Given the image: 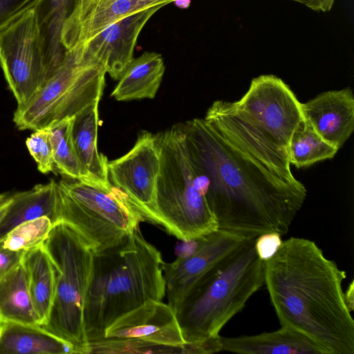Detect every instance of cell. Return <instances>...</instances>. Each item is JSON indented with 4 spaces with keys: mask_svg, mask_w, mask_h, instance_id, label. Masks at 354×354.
Instances as JSON below:
<instances>
[{
    "mask_svg": "<svg viewBox=\"0 0 354 354\" xmlns=\"http://www.w3.org/2000/svg\"><path fill=\"white\" fill-rule=\"evenodd\" d=\"M180 125L219 229L246 239L286 234L306 197L288 149L236 101H215L205 118Z\"/></svg>",
    "mask_w": 354,
    "mask_h": 354,
    "instance_id": "obj_1",
    "label": "cell"
},
{
    "mask_svg": "<svg viewBox=\"0 0 354 354\" xmlns=\"http://www.w3.org/2000/svg\"><path fill=\"white\" fill-rule=\"evenodd\" d=\"M346 274L317 244L282 241L265 261V285L281 326L299 331L329 354H354V321L342 289Z\"/></svg>",
    "mask_w": 354,
    "mask_h": 354,
    "instance_id": "obj_2",
    "label": "cell"
},
{
    "mask_svg": "<svg viewBox=\"0 0 354 354\" xmlns=\"http://www.w3.org/2000/svg\"><path fill=\"white\" fill-rule=\"evenodd\" d=\"M160 252L140 228L118 245L94 252L84 321L88 342L104 339L117 319L166 294Z\"/></svg>",
    "mask_w": 354,
    "mask_h": 354,
    "instance_id": "obj_3",
    "label": "cell"
},
{
    "mask_svg": "<svg viewBox=\"0 0 354 354\" xmlns=\"http://www.w3.org/2000/svg\"><path fill=\"white\" fill-rule=\"evenodd\" d=\"M246 239L202 275L174 309L186 344L219 335L223 327L265 285V261Z\"/></svg>",
    "mask_w": 354,
    "mask_h": 354,
    "instance_id": "obj_4",
    "label": "cell"
},
{
    "mask_svg": "<svg viewBox=\"0 0 354 354\" xmlns=\"http://www.w3.org/2000/svg\"><path fill=\"white\" fill-rule=\"evenodd\" d=\"M155 138L160 156L156 197L159 225L184 241L201 239L218 230L196 180L180 124Z\"/></svg>",
    "mask_w": 354,
    "mask_h": 354,
    "instance_id": "obj_5",
    "label": "cell"
},
{
    "mask_svg": "<svg viewBox=\"0 0 354 354\" xmlns=\"http://www.w3.org/2000/svg\"><path fill=\"white\" fill-rule=\"evenodd\" d=\"M44 246L54 268L55 289L48 318L41 326L71 344L76 353L88 354L84 310L93 250L73 227L62 221L53 225Z\"/></svg>",
    "mask_w": 354,
    "mask_h": 354,
    "instance_id": "obj_6",
    "label": "cell"
},
{
    "mask_svg": "<svg viewBox=\"0 0 354 354\" xmlns=\"http://www.w3.org/2000/svg\"><path fill=\"white\" fill-rule=\"evenodd\" d=\"M57 185V222L73 227L94 252L118 245L144 221L125 194L113 185L76 179H62Z\"/></svg>",
    "mask_w": 354,
    "mask_h": 354,
    "instance_id": "obj_7",
    "label": "cell"
},
{
    "mask_svg": "<svg viewBox=\"0 0 354 354\" xmlns=\"http://www.w3.org/2000/svg\"><path fill=\"white\" fill-rule=\"evenodd\" d=\"M105 74L102 66L82 57L77 49L66 50L45 86L27 105L16 109L13 122L19 130H36L75 116L100 101Z\"/></svg>",
    "mask_w": 354,
    "mask_h": 354,
    "instance_id": "obj_8",
    "label": "cell"
},
{
    "mask_svg": "<svg viewBox=\"0 0 354 354\" xmlns=\"http://www.w3.org/2000/svg\"><path fill=\"white\" fill-rule=\"evenodd\" d=\"M0 66L17 108L27 105L50 79L37 8L0 32Z\"/></svg>",
    "mask_w": 354,
    "mask_h": 354,
    "instance_id": "obj_9",
    "label": "cell"
},
{
    "mask_svg": "<svg viewBox=\"0 0 354 354\" xmlns=\"http://www.w3.org/2000/svg\"><path fill=\"white\" fill-rule=\"evenodd\" d=\"M107 168L111 183L125 194L144 221L159 225L156 197L160 156L155 134L140 131L133 148L108 161Z\"/></svg>",
    "mask_w": 354,
    "mask_h": 354,
    "instance_id": "obj_10",
    "label": "cell"
},
{
    "mask_svg": "<svg viewBox=\"0 0 354 354\" xmlns=\"http://www.w3.org/2000/svg\"><path fill=\"white\" fill-rule=\"evenodd\" d=\"M278 142L288 148L292 135L304 118L301 102L290 87L273 75L254 78L237 101Z\"/></svg>",
    "mask_w": 354,
    "mask_h": 354,
    "instance_id": "obj_11",
    "label": "cell"
},
{
    "mask_svg": "<svg viewBox=\"0 0 354 354\" xmlns=\"http://www.w3.org/2000/svg\"><path fill=\"white\" fill-rule=\"evenodd\" d=\"M246 239L218 229L198 239L196 250L162 264L168 304L174 309L192 286L206 272L236 250Z\"/></svg>",
    "mask_w": 354,
    "mask_h": 354,
    "instance_id": "obj_12",
    "label": "cell"
},
{
    "mask_svg": "<svg viewBox=\"0 0 354 354\" xmlns=\"http://www.w3.org/2000/svg\"><path fill=\"white\" fill-rule=\"evenodd\" d=\"M162 7L156 6L122 18L75 49L82 57L102 66L106 73L118 80L134 58L138 37L143 27Z\"/></svg>",
    "mask_w": 354,
    "mask_h": 354,
    "instance_id": "obj_13",
    "label": "cell"
},
{
    "mask_svg": "<svg viewBox=\"0 0 354 354\" xmlns=\"http://www.w3.org/2000/svg\"><path fill=\"white\" fill-rule=\"evenodd\" d=\"M180 1L190 3V0H76L63 26L62 44L65 51L72 50L122 18Z\"/></svg>",
    "mask_w": 354,
    "mask_h": 354,
    "instance_id": "obj_14",
    "label": "cell"
},
{
    "mask_svg": "<svg viewBox=\"0 0 354 354\" xmlns=\"http://www.w3.org/2000/svg\"><path fill=\"white\" fill-rule=\"evenodd\" d=\"M104 338L169 346L186 344L174 309L152 299L117 319L105 330Z\"/></svg>",
    "mask_w": 354,
    "mask_h": 354,
    "instance_id": "obj_15",
    "label": "cell"
},
{
    "mask_svg": "<svg viewBox=\"0 0 354 354\" xmlns=\"http://www.w3.org/2000/svg\"><path fill=\"white\" fill-rule=\"evenodd\" d=\"M303 118L327 142L340 149L354 130V97L351 88L320 93L301 103Z\"/></svg>",
    "mask_w": 354,
    "mask_h": 354,
    "instance_id": "obj_16",
    "label": "cell"
},
{
    "mask_svg": "<svg viewBox=\"0 0 354 354\" xmlns=\"http://www.w3.org/2000/svg\"><path fill=\"white\" fill-rule=\"evenodd\" d=\"M221 339L223 351L240 354H329L308 336L285 326L270 333Z\"/></svg>",
    "mask_w": 354,
    "mask_h": 354,
    "instance_id": "obj_17",
    "label": "cell"
},
{
    "mask_svg": "<svg viewBox=\"0 0 354 354\" xmlns=\"http://www.w3.org/2000/svg\"><path fill=\"white\" fill-rule=\"evenodd\" d=\"M12 201L0 220V241L17 226L47 216L54 225L58 219L57 182L36 185L32 189L11 195Z\"/></svg>",
    "mask_w": 354,
    "mask_h": 354,
    "instance_id": "obj_18",
    "label": "cell"
},
{
    "mask_svg": "<svg viewBox=\"0 0 354 354\" xmlns=\"http://www.w3.org/2000/svg\"><path fill=\"white\" fill-rule=\"evenodd\" d=\"M98 103L89 105L74 116L72 134L87 182L110 187L113 185L109 178L107 158L97 149Z\"/></svg>",
    "mask_w": 354,
    "mask_h": 354,
    "instance_id": "obj_19",
    "label": "cell"
},
{
    "mask_svg": "<svg viewBox=\"0 0 354 354\" xmlns=\"http://www.w3.org/2000/svg\"><path fill=\"white\" fill-rule=\"evenodd\" d=\"M0 354H77L41 326L0 322Z\"/></svg>",
    "mask_w": 354,
    "mask_h": 354,
    "instance_id": "obj_20",
    "label": "cell"
},
{
    "mask_svg": "<svg viewBox=\"0 0 354 354\" xmlns=\"http://www.w3.org/2000/svg\"><path fill=\"white\" fill-rule=\"evenodd\" d=\"M165 64L160 54L145 52L124 70L111 96L118 101L153 99L161 84Z\"/></svg>",
    "mask_w": 354,
    "mask_h": 354,
    "instance_id": "obj_21",
    "label": "cell"
},
{
    "mask_svg": "<svg viewBox=\"0 0 354 354\" xmlns=\"http://www.w3.org/2000/svg\"><path fill=\"white\" fill-rule=\"evenodd\" d=\"M0 322L40 326L22 260L0 275Z\"/></svg>",
    "mask_w": 354,
    "mask_h": 354,
    "instance_id": "obj_22",
    "label": "cell"
},
{
    "mask_svg": "<svg viewBox=\"0 0 354 354\" xmlns=\"http://www.w3.org/2000/svg\"><path fill=\"white\" fill-rule=\"evenodd\" d=\"M29 290L40 326L48 318L53 301L55 274L50 257L44 244L24 253Z\"/></svg>",
    "mask_w": 354,
    "mask_h": 354,
    "instance_id": "obj_23",
    "label": "cell"
},
{
    "mask_svg": "<svg viewBox=\"0 0 354 354\" xmlns=\"http://www.w3.org/2000/svg\"><path fill=\"white\" fill-rule=\"evenodd\" d=\"M76 0H42L37 7L45 56L50 76L61 64L65 54L62 31Z\"/></svg>",
    "mask_w": 354,
    "mask_h": 354,
    "instance_id": "obj_24",
    "label": "cell"
},
{
    "mask_svg": "<svg viewBox=\"0 0 354 354\" xmlns=\"http://www.w3.org/2000/svg\"><path fill=\"white\" fill-rule=\"evenodd\" d=\"M74 116L48 125L54 167L72 179L87 181L84 169L77 153L72 134Z\"/></svg>",
    "mask_w": 354,
    "mask_h": 354,
    "instance_id": "obj_25",
    "label": "cell"
},
{
    "mask_svg": "<svg viewBox=\"0 0 354 354\" xmlns=\"http://www.w3.org/2000/svg\"><path fill=\"white\" fill-rule=\"evenodd\" d=\"M338 149L325 141L304 118L294 131L288 146L290 165L297 168L331 159Z\"/></svg>",
    "mask_w": 354,
    "mask_h": 354,
    "instance_id": "obj_26",
    "label": "cell"
},
{
    "mask_svg": "<svg viewBox=\"0 0 354 354\" xmlns=\"http://www.w3.org/2000/svg\"><path fill=\"white\" fill-rule=\"evenodd\" d=\"M47 216L25 222L12 230L0 242L8 250L26 252L44 244L53 227Z\"/></svg>",
    "mask_w": 354,
    "mask_h": 354,
    "instance_id": "obj_27",
    "label": "cell"
},
{
    "mask_svg": "<svg viewBox=\"0 0 354 354\" xmlns=\"http://www.w3.org/2000/svg\"><path fill=\"white\" fill-rule=\"evenodd\" d=\"M26 145L41 173L47 174L53 171V154L47 127L34 130L26 139Z\"/></svg>",
    "mask_w": 354,
    "mask_h": 354,
    "instance_id": "obj_28",
    "label": "cell"
},
{
    "mask_svg": "<svg viewBox=\"0 0 354 354\" xmlns=\"http://www.w3.org/2000/svg\"><path fill=\"white\" fill-rule=\"evenodd\" d=\"M42 0H0V32Z\"/></svg>",
    "mask_w": 354,
    "mask_h": 354,
    "instance_id": "obj_29",
    "label": "cell"
},
{
    "mask_svg": "<svg viewBox=\"0 0 354 354\" xmlns=\"http://www.w3.org/2000/svg\"><path fill=\"white\" fill-rule=\"evenodd\" d=\"M281 236L277 232H269L256 238L255 250L261 259L266 261L277 252L282 243Z\"/></svg>",
    "mask_w": 354,
    "mask_h": 354,
    "instance_id": "obj_30",
    "label": "cell"
},
{
    "mask_svg": "<svg viewBox=\"0 0 354 354\" xmlns=\"http://www.w3.org/2000/svg\"><path fill=\"white\" fill-rule=\"evenodd\" d=\"M24 253L3 248L0 242V275L5 273L22 260Z\"/></svg>",
    "mask_w": 354,
    "mask_h": 354,
    "instance_id": "obj_31",
    "label": "cell"
},
{
    "mask_svg": "<svg viewBox=\"0 0 354 354\" xmlns=\"http://www.w3.org/2000/svg\"><path fill=\"white\" fill-rule=\"evenodd\" d=\"M299 3L316 12H328L333 8L335 0H289Z\"/></svg>",
    "mask_w": 354,
    "mask_h": 354,
    "instance_id": "obj_32",
    "label": "cell"
},
{
    "mask_svg": "<svg viewBox=\"0 0 354 354\" xmlns=\"http://www.w3.org/2000/svg\"><path fill=\"white\" fill-rule=\"evenodd\" d=\"M182 242L176 247V253L179 257H186L192 254L197 249L198 239L180 240Z\"/></svg>",
    "mask_w": 354,
    "mask_h": 354,
    "instance_id": "obj_33",
    "label": "cell"
},
{
    "mask_svg": "<svg viewBox=\"0 0 354 354\" xmlns=\"http://www.w3.org/2000/svg\"><path fill=\"white\" fill-rule=\"evenodd\" d=\"M345 303L351 312L354 310V281H352L344 293Z\"/></svg>",
    "mask_w": 354,
    "mask_h": 354,
    "instance_id": "obj_34",
    "label": "cell"
},
{
    "mask_svg": "<svg viewBox=\"0 0 354 354\" xmlns=\"http://www.w3.org/2000/svg\"><path fill=\"white\" fill-rule=\"evenodd\" d=\"M11 201V195H8V194H0V220L3 216Z\"/></svg>",
    "mask_w": 354,
    "mask_h": 354,
    "instance_id": "obj_35",
    "label": "cell"
}]
</instances>
